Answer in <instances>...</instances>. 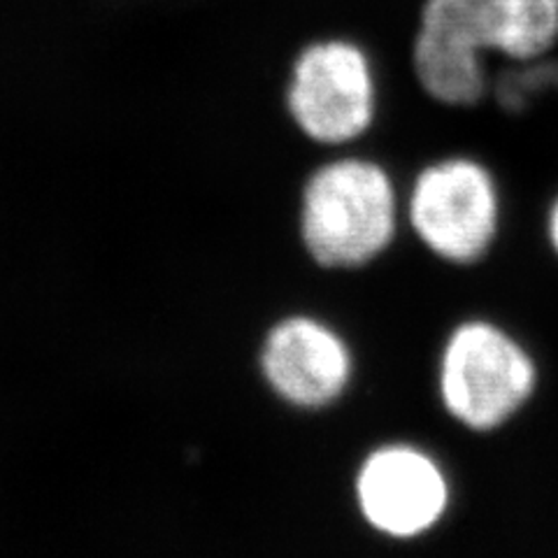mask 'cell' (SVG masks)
<instances>
[{
  "label": "cell",
  "instance_id": "1",
  "mask_svg": "<svg viewBox=\"0 0 558 558\" xmlns=\"http://www.w3.org/2000/svg\"><path fill=\"white\" fill-rule=\"evenodd\" d=\"M558 45V0H422L410 45L412 75L445 108L488 94L486 54L523 65Z\"/></svg>",
  "mask_w": 558,
  "mask_h": 558
},
{
  "label": "cell",
  "instance_id": "2",
  "mask_svg": "<svg viewBox=\"0 0 558 558\" xmlns=\"http://www.w3.org/2000/svg\"><path fill=\"white\" fill-rule=\"evenodd\" d=\"M400 229V196L391 172L359 154L333 156L301 189L303 250L324 270L349 272L375 264Z\"/></svg>",
  "mask_w": 558,
  "mask_h": 558
},
{
  "label": "cell",
  "instance_id": "3",
  "mask_svg": "<svg viewBox=\"0 0 558 558\" xmlns=\"http://www.w3.org/2000/svg\"><path fill=\"white\" fill-rule=\"evenodd\" d=\"M537 381L531 349L512 330L484 317L463 319L449 330L435 368L442 410L473 433L508 426L533 400Z\"/></svg>",
  "mask_w": 558,
  "mask_h": 558
},
{
  "label": "cell",
  "instance_id": "4",
  "mask_svg": "<svg viewBox=\"0 0 558 558\" xmlns=\"http://www.w3.org/2000/svg\"><path fill=\"white\" fill-rule=\"evenodd\" d=\"M377 75L359 43L330 35L293 57L284 108L312 145L347 149L368 135L377 119Z\"/></svg>",
  "mask_w": 558,
  "mask_h": 558
},
{
  "label": "cell",
  "instance_id": "5",
  "mask_svg": "<svg viewBox=\"0 0 558 558\" xmlns=\"http://www.w3.org/2000/svg\"><path fill=\"white\" fill-rule=\"evenodd\" d=\"M405 217L428 254L449 266H475L500 235V186L473 156H442L414 174Z\"/></svg>",
  "mask_w": 558,
  "mask_h": 558
},
{
  "label": "cell",
  "instance_id": "6",
  "mask_svg": "<svg viewBox=\"0 0 558 558\" xmlns=\"http://www.w3.org/2000/svg\"><path fill=\"white\" fill-rule=\"evenodd\" d=\"M361 519L389 539H418L445 521L451 482L445 465L414 442H384L361 459L354 475Z\"/></svg>",
  "mask_w": 558,
  "mask_h": 558
},
{
  "label": "cell",
  "instance_id": "7",
  "mask_svg": "<svg viewBox=\"0 0 558 558\" xmlns=\"http://www.w3.org/2000/svg\"><path fill=\"white\" fill-rule=\"evenodd\" d=\"M258 371L268 391L293 410L319 412L340 403L356 373L354 349L317 314L277 319L258 349Z\"/></svg>",
  "mask_w": 558,
  "mask_h": 558
},
{
  "label": "cell",
  "instance_id": "8",
  "mask_svg": "<svg viewBox=\"0 0 558 558\" xmlns=\"http://www.w3.org/2000/svg\"><path fill=\"white\" fill-rule=\"evenodd\" d=\"M545 233H547V242H549L551 252L558 258V196L549 203L547 219H545Z\"/></svg>",
  "mask_w": 558,
  "mask_h": 558
}]
</instances>
